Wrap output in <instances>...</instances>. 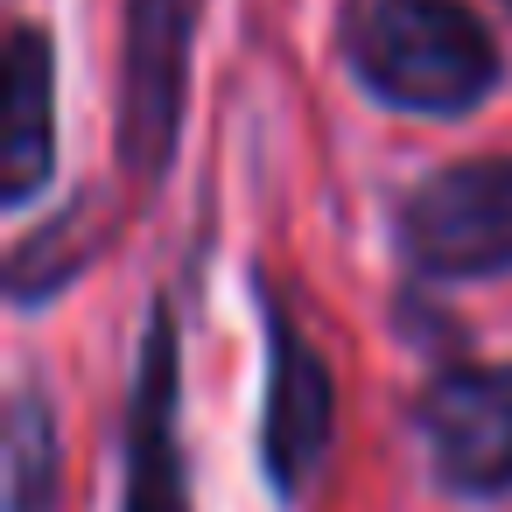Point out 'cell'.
Segmentation results:
<instances>
[{
	"label": "cell",
	"mask_w": 512,
	"mask_h": 512,
	"mask_svg": "<svg viewBox=\"0 0 512 512\" xmlns=\"http://www.w3.org/2000/svg\"><path fill=\"white\" fill-rule=\"evenodd\" d=\"M344 64L358 92L414 120H463L505 78L498 36L470 0H358L344 15Z\"/></svg>",
	"instance_id": "1"
},
{
	"label": "cell",
	"mask_w": 512,
	"mask_h": 512,
	"mask_svg": "<svg viewBox=\"0 0 512 512\" xmlns=\"http://www.w3.org/2000/svg\"><path fill=\"white\" fill-rule=\"evenodd\" d=\"M393 239L421 281L512 274V155H463L428 169L400 197Z\"/></svg>",
	"instance_id": "2"
},
{
	"label": "cell",
	"mask_w": 512,
	"mask_h": 512,
	"mask_svg": "<svg viewBox=\"0 0 512 512\" xmlns=\"http://www.w3.org/2000/svg\"><path fill=\"white\" fill-rule=\"evenodd\" d=\"M204 0H127L120 8V162L148 190L169 176L190 106V50Z\"/></svg>",
	"instance_id": "3"
},
{
	"label": "cell",
	"mask_w": 512,
	"mask_h": 512,
	"mask_svg": "<svg viewBox=\"0 0 512 512\" xmlns=\"http://www.w3.org/2000/svg\"><path fill=\"white\" fill-rule=\"evenodd\" d=\"M260 330H267V400H260V470L274 484L281 505H295L330 442H337V379L323 365V351L309 344V330L295 323V309L260 281Z\"/></svg>",
	"instance_id": "4"
},
{
	"label": "cell",
	"mask_w": 512,
	"mask_h": 512,
	"mask_svg": "<svg viewBox=\"0 0 512 512\" xmlns=\"http://www.w3.org/2000/svg\"><path fill=\"white\" fill-rule=\"evenodd\" d=\"M120 463H127L120 512H197L190 449H183V323H176L169 295L141 323L127 421H120Z\"/></svg>",
	"instance_id": "5"
},
{
	"label": "cell",
	"mask_w": 512,
	"mask_h": 512,
	"mask_svg": "<svg viewBox=\"0 0 512 512\" xmlns=\"http://www.w3.org/2000/svg\"><path fill=\"white\" fill-rule=\"evenodd\" d=\"M414 428L449 498L491 505L512 491V365H442L414 400Z\"/></svg>",
	"instance_id": "6"
},
{
	"label": "cell",
	"mask_w": 512,
	"mask_h": 512,
	"mask_svg": "<svg viewBox=\"0 0 512 512\" xmlns=\"http://www.w3.org/2000/svg\"><path fill=\"white\" fill-rule=\"evenodd\" d=\"M0 204L22 211L57 176V50L36 22H15L0 64Z\"/></svg>",
	"instance_id": "7"
},
{
	"label": "cell",
	"mask_w": 512,
	"mask_h": 512,
	"mask_svg": "<svg viewBox=\"0 0 512 512\" xmlns=\"http://www.w3.org/2000/svg\"><path fill=\"white\" fill-rule=\"evenodd\" d=\"M64 491V435L43 386H15L8 400V512H57Z\"/></svg>",
	"instance_id": "8"
},
{
	"label": "cell",
	"mask_w": 512,
	"mask_h": 512,
	"mask_svg": "<svg viewBox=\"0 0 512 512\" xmlns=\"http://www.w3.org/2000/svg\"><path fill=\"white\" fill-rule=\"evenodd\" d=\"M106 246V232H99V204L92 197H78L57 225H43V232H29L22 246H15V267H8V295L22 302V309H36V302H50L57 288H71L85 267H92V253Z\"/></svg>",
	"instance_id": "9"
},
{
	"label": "cell",
	"mask_w": 512,
	"mask_h": 512,
	"mask_svg": "<svg viewBox=\"0 0 512 512\" xmlns=\"http://www.w3.org/2000/svg\"><path fill=\"white\" fill-rule=\"evenodd\" d=\"M505 8H512V0H505Z\"/></svg>",
	"instance_id": "10"
}]
</instances>
